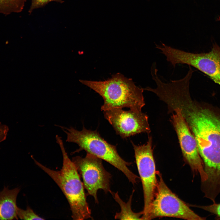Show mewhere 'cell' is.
<instances>
[{"label":"cell","instance_id":"7a4b0ae2","mask_svg":"<svg viewBox=\"0 0 220 220\" xmlns=\"http://www.w3.org/2000/svg\"><path fill=\"white\" fill-rule=\"evenodd\" d=\"M63 156L60 170H51L44 166L32 157L35 164L55 182L65 196L69 204L74 220L93 219L91 212L86 201L84 186L75 166L66 151L61 138L57 135Z\"/></svg>","mask_w":220,"mask_h":220},{"label":"cell","instance_id":"9a60e30c","mask_svg":"<svg viewBox=\"0 0 220 220\" xmlns=\"http://www.w3.org/2000/svg\"><path fill=\"white\" fill-rule=\"evenodd\" d=\"M191 206L203 209L215 214L220 218V203H215L212 204L205 206L192 205Z\"/></svg>","mask_w":220,"mask_h":220},{"label":"cell","instance_id":"e0dca14e","mask_svg":"<svg viewBox=\"0 0 220 220\" xmlns=\"http://www.w3.org/2000/svg\"><path fill=\"white\" fill-rule=\"evenodd\" d=\"M8 131L7 126L0 123V143L6 139Z\"/></svg>","mask_w":220,"mask_h":220},{"label":"cell","instance_id":"3957f363","mask_svg":"<svg viewBox=\"0 0 220 220\" xmlns=\"http://www.w3.org/2000/svg\"><path fill=\"white\" fill-rule=\"evenodd\" d=\"M80 81L102 97L104 103L101 110L103 111L123 108L141 111L145 105L144 89L136 86L132 79L120 73L104 81L81 80Z\"/></svg>","mask_w":220,"mask_h":220},{"label":"cell","instance_id":"30bf717a","mask_svg":"<svg viewBox=\"0 0 220 220\" xmlns=\"http://www.w3.org/2000/svg\"><path fill=\"white\" fill-rule=\"evenodd\" d=\"M103 113L117 134L123 139L151 132L148 116L141 111L131 109L125 111L122 108H114L103 111Z\"/></svg>","mask_w":220,"mask_h":220},{"label":"cell","instance_id":"8992f818","mask_svg":"<svg viewBox=\"0 0 220 220\" xmlns=\"http://www.w3.org/2000/svg\"><path fill=\"white\" fill-rule=\"evenodd\" d=\"M159 178L157 190L145 220L170 217L189 220H200L205 218L198 215L185 203L179 198L165 184L159 171Z\"/></svg>","mask_w":220,"mask_h":220},{"label":"cell","instance_id":"5b68a950","mask_svg":"<svg viewBox=\"0 0 220 220\" xmlns=\"http://www.w3.org/2000/svg\"><path fill=\"white\" fill-rule=\"evenodd\" d=\"M156 47L174 67L178 64L193 66L220 86V46L217 44L213 45L210 52L199 53L186 52L163 43Z\"/></svg>","mask_w":220,"mask_h":220},{"label":"cell","instance_id":"5bb4252c","mask_svg":"<svg viewBox=\"0 0 220 220\" xmlns=\"http://www.w3.org/2000/svg\"><path fill=\"white\" fill-rule=\"evenodd\" d=\"M17 213L18 218L22 220H42L44 219L36 214L33 210L29 207H28L25 210L18 207Z\"/></svg>","mask_w":220,"mask_h":220},{"label":"cell","instance_id":"277c9868","mask_svg":"<svg viewBox=\"0 0 220 220\" xmlns=\"http://www.w3.org/2000/svg\"><path fill=\"white\" fill-rule=\"evenodd\" d=\"M67 135L66 141L77 144L78 149L74 152L85 151L108 163L122 171L133 185L137 182L139 177L128 167L131 163L126 161L119 155L116 146L108 143L97 130H87L84 126L81 131L73 127H61Z\"/></svg>","mask_w":220,"mask_h":220},{"label":"cell","instance_id":"4fadbf2b","mask_svg":"<svg viewBox=\"0 0 220 220\" xmlns=\"http://www.w3.org/2000/svg\"><path fill=\"white\" fill-rule=\"evenodd\" d=\"M26 0H0V13L8 15L23 10Z\"/></svg>","mask_w":220,"mask_h":220},{"label":"cell","instance_id":"2e32d148","mask_svg":"<svg viewBox=\"0 0 220 220\" xmlns=\"http://www.w3.org/2000/svg\"><path fill=\"white\" fill-rule=\"evenodd\" d=\"M55 1L61 3L64 2L62 0H31V3L28 13L31 14L35 9L42 7L50 2Z\"/></svg>","mask_w":220,"mask_h":220},{"label":"cell","instance_id":"6da1fadb","mask_svg":"<svg viewBox=\"0 0 220 220\" xmlns=\"http://www.w3.org/2000/svg\"><path fill=\"white\" fill-rule=\"evenodd\" d=\"M181 113L194 136L208 177L204 184L220 192V109L191 100Z\"/></svg>","mask_w":220,"mask_h":220},{"label":"cell","instance_id":"8fae6325","mask_svg":"<svg viewBox=\"0 0 220 220\" xmlns=\"http://www.w3.org/2000/svg\"><path fill=\"white\" fill-rule=\"evenodd\" d=\"M20 189L4 187L0 192V220L18 219L16 200Z\"/></svg>","mask_w":220,"mask_h":220},{"label":"cell","instance_id":"9c48e42d","mask_svg":"<svg viewBox=\"0 0 220 220\" xmlns=\"http://www.w3.org/2000/svg\"><path fill=\"white\" fill-rule=\"evenodd\" d=\"M171 121L177 133L184 158L194 172L199 174L201 184L208 177L199 152L196 140L187 125L178 108L170 112Z\"/></svg>","mask_w":220,"mask_h":220},{"label":"cell","instance_id":"7c38bea8","mask_svg":"<svg viewBox=\"0 0 220 220\" xmlns=\"http://www.w3.org/2000/svg\"><path fill=\"white\" fill-rule=\"evenodd\" d=\"M134 192V190H133L132 193L127 203L124 202L121 199L119 196L118 192L115 193L112 192L111 194L113 198L119 204L121 208L120 211L116 214L115 219L120 220H141V216L143 215L142 211L136 213L134 212L131 209V203Z\"/></svg>","mask_w":220,"mask_h":220},{"label":"cell","instance_id":"52a82bcc","mask_svg":"<svg viewBox=\"0 0 220 220\" xmlns=\"http://www.w3.org/2000/svg\"><path fill=\"white\" fill-rule=\"evenodd\" d=\"M131 143L143 191L144 207L141 218V220H145L155 197L158 185L152 137L148 136L146 143L142 145H136L132 141Z\"/></svg>","mask_w":220,"mask_h":220},{"label":"cell","instance_id":"ba28073f","mask_svg":"<svg viewBox=\"0 0 220 220\" xmlns=\"http://www.w3.org/2000/svg\"><path fill=\"white\" fill-rule=\"evenodd\" d=\"M77 169L82 178L84 187L88 194L98 204L97 192L103 190L106 193L112 192L110 187L111 174L105 168L102 160L87 153L85 157L77 156L72 158Z\"/></svg>","mask_w":220,"mask_h":220}]
</instances>
